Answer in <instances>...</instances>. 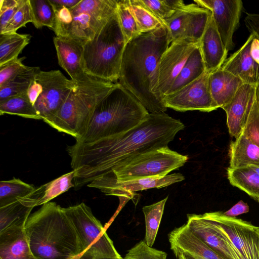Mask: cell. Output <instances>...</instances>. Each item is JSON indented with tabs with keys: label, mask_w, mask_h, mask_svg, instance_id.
Returning a JSON list of instances; mask_svg holds the SVG:
<instances>
[{
	"label": "cell",
	"mask_w": 259,
	"mask_h": 259,
	"mask_svg": "<svg viewBox=\"0 0 259 259\" xmlns=\"http://www.w3.org/2000/svg\"><path fill=\"white\" fill-rule=\"evenodd\" d=\"M184 127L180 120L164 112L149 113L143 122L125 133L89 143L76 142L67 148L75 170V187L88 185L141 153L168 146Z\"/></svg>",
	"instance_id": "obj_1"
},
{
	"label": "cell",
	"mask_w": 259,
	"mask_h": 259,
	"mask_svg": "<svg viewBox=\"0 0 259 259\" xmlns=\"http://www.w3.org/2000/svg\"><path fill=\"white\" fill-rule=\"evenodd\" d=\"M170 44L166 28L138 35L125 46L118 83L129 91L149 113L167 109L159 88L161 57Z\"/></svg>",
	"instance_id": "obj_2"
},
{
	"label": "cell",
	"mask_w": 259,
	"mask_h": 259,
	"mask_svg": "<svg viewBox=\"0 0 259 259\" xmlns=\"http://www.w3.org/2000/svg\"><path fill=\"white\" fill-rule=\"evenodd\" d=\"M25 230L36 259H78L81 248L76 230L55 202L44 204L30 215Z\"/></svg>",
	"instance_id": "obj_3"
},
{
	"label": "cell",
	"mask_w": 259,
	"mask_h": 259,
	"mask_svg": "<svg viewBox=\"0 0 259 259\" xmlns=\"http://www.w3.org/2000/svg\"><path fill=\"white\" fill-rule=\"evenodd\" d=\"M149 113L126 89L116 83L95 107L83 135L85 144L125 133L143 122Z\"/></svg>",
	"instance_id": "obj_4"
},
{
	"label": "cell",
	"mask_w": 259,
	"mask_h": 259,
	"mask_svg": "<svg viewBox=\"0 0 259 259\" xmlns=\"http://www.w3.org/2000/svg\"><path fill=\"white\" fill-rule=\"evenodd\" d=\"M116 83L94 77L75 82L59 110L44 121L77 140L84 133L97 104Z\"/></svg>",
	"instance_id": "obj_5"
},
{
	"label": "cell",
	"mask_w": 259,
	"mask_h": 259,
	"mask_svg": "<svg viewBox=\"0 0 259 259\" xmlns=\"http://www.w3.org/2000/svg\"><path fill=\"white\" fill-rule=\"evenodd\" d=\"M125 46L116 12L91 39L83 43L81 62L84 72L117 83Z\"/></svg>",
	"instance_id": "obj_6"
},
{
	"label": "cell",
	"mask_w": 259,
	"mask_h": 259,
	"mask_svg": "<svg viewBox=\"0 0 259 259\" xmlns=\"http://www.w3.org/2000/svg\"><path fill=\"white\" fill-rule=\"evenodd\" d=\"M116 0H81L71 8L52 6L56 36L91 39L117 10Z\"/></svg>",
	"instance_id": "obj_7"
},
{
	"label": "cell",
	"mask_w": 259,
	"mask_h": 259,
	"mask_svg": "<svg viewBox=\"0 0 259 259\" xmlns=\"http://www.w3.org/2000/svg\"><path fill=\"white\" fill-rule=\"evenodd\" d=\"M188 159L168 146L141 153L96 179L87 186L99 190L116 183L163 177L183 166Z\"/></svg>",
	"instance_id": "obj_8"
},
{
	"label": "cell",
	"mask_w": 259,
	"mask_h": 259,
	"mask_svg": "<svg viewBox=\"0 0 259 259\" xmlns=\"http://www.w3.org/2000/svg\"><path fill=\"white\" fill-rule=\"evenodd\" d=\"M63 209L80 241L81 251L78 259L122 258L90 207L82 202Z\"/></svg>",
	"instance_id": "obj_9"
},
{
	"label": "cell",
	"mask_w": 259,
	"mask_h": 259,
	"mask_svg": "<svg viewBox=\"0 0 259 259\" xmlns=\"http://www.w3.org/2000/svg\"><path fill=\"white\" fill-rule=\"evenodd\" d=\"M230 244L239 259H259V227L222 211L205 213Z\"/></svg>",
	"instance_id": "obj_10"
},
{
	"label": "cell",
	"mask_w": 259,
	"mask_h": 259,
	"mask_svg": "<svg viewBox=\"0 0 259 259\" xmlns=\"http://www.w3.org/2000/svg\"><path fill=\"white\" fill-rule=\"evenodd\" d=\"M35 77L41 84V91L34 106L44 121L59 110L75 82L68 79L59 70H39Z\"/></svg>",
	"instance_id": "obj_11"
},
{
	"label": "cell",
	"mask_w": 259,
	"mask_h": 259,
	"mask_svg": "<svg viewBox=\"0 0 259 259\" xmlns=\"http://www.w3.org/2000/svg\"><path fill=\"white\" fill-rule=\"evenodd\" d=\"M208 77L205 72L180 90L165 96L163 100L165 107L180 112H209L218 109L211 96Z\"/></svg>",
	"instance_id": "obj_12"
},
{
	"label": "cell",
	"mask_w": 259,
	"mask_h": 259,
	"mask_svg": "<svg viewBox=\"0 0 259 259\" xmlns=\"http://www.w3.org/2000/svg\"><path fill=\"white\" fill-rule=\"evenodd\" d=\"M199 41L184 37L172 41L162 55L159 66V88L163 97Z\"/></svg>",
	"instance_id": "obj_13"
},
{
	"label": "cell",
	"mask_w": 259,
	"mask_h": 259,
	"mask_svg": "<svg viewBox=\"0 0 259 259\" xmlns=\"http://www.w3.org/2000/svg\"><path fill=\"white\" fill-rule=\"evenodd\" d=\"M196 5L211 11L222 42L228 52L233 49L234 33L243 8L241 0H195Z\"/></svg>",
	"instance_id": "obj_14"
},
{
	"label": "cell",
	"mask_w": 259,
	"mask_h": 259,
	"mask_svg": "<svg viewBox=\"0 0 259 259\" xmlns=\"http://www.w3.org/2000/svg\"><path fill=\"white\" fill-rule=\"evenodd\" d=\"M168 236L177 259H226L197 237L186 224L174 229Z\"/></svg>",
	"instance_id": "obj_15"
},
{
	"label": "cell",
	"mask_w": 259,
	"mask_h": 259,
	"mask_svg": "<svg viewBox=\"0 0 259 259\" xmlns=\"http://www.w3.org/2000/svg\"><path fill=\"white\" fill-rule=\"evenodd\" d=\"M53 41L58 63L75 82L88 80L92 76L87 74L82 67L83 42L74 38L56 36Z\"/></svg>",
	"instance_id": "obj_16"
},
{
	"label": "cell",
	"mask_w": 259,
	"mask_h": 259,
	"mask_svg": "<svg viewBox=\"0 0 259 259\" xmlns=\"http://www.w3.org/2000/svg\"><path fill=\"white\" fill-rule=\"evenodd\" d=\"M186 225L197 237L226 259H239L230 244L205 213L188 214Z\"/></svg>",
	"instance_id": "obj_17"
},
{
	"label": "cell",
	"mask_w": 259,
	"mask_h": 259,
	"mask_svg": "<svg viewBox=\"0 0 259 259\" xmlns=\"http://www.w3.org/2000/svg\"><path fill=\"white\" fill-rule=\"evenodd\" d=\"M256 97V85L243 83L231 101L223 109L227 116L230 135L236 139L240 134L248 113Z\"/></svg>",
	"instance_id": "obj_18"
},
{
	"label": "cell",
	"mask_w": 259,
	"mask_h": 259,
	"mask_svg": "<svg viewBox=\"0 0 259 259\" xmlns=\"http://www.w3.org/2000/svg\"><path fill=\"white\" fill-rule=\"evenodd\" d=\"M185 177L181 173H174L163 177L143 178L136 180L116 183L101 188L106 195H112L124 199H134L135 192L151 188H161L181 182Z\"/></svg>",
	"instance_id": "obj_19"
},
{
	"label": "cell",
	"mask_w": 259,
	"mask_h": 259,
	"mask_svg": "<svg viewBox=\"0 0 259 259\" xmlns=\"http://www.w3.org/2000/svg\"><path fill=\"white\" fill-rule=\"evenodd\" d=\"M254 37V35L250 33L242 46L227 58L221 67L239 78L244 83L256 85L259 81V65L250 53Z\"/></svg>",
	"instance_id": "obj_20"
},
{
	"label": "cell",
	"mask_w": 259,
	"mask_h": 259,
	"mask_svg": "<svg viewBox=\"0 0 259 259\" xmlns=\"http://www.w3.org/2000/svg\"><path fill=\"white\" fill-rule=\"evenodd\" d=\"M199 47L206 72L209 74L221 68L227 59L228 52L222 42L212 15L199 40Z\"/></svg>",
	"instance_id": "obj_21"
},
{
	"label": "cell",
	"mask_w": 259,
	"mask_h": 259,
	"mask_svg": "<svg viewBox=\"0 0 259 259\" xmlns=\"http://www.w3.org/2000/svg\"><path fill=\"white\" fill-rule=\"evenodd\" d=\"M25 227L14 226L0 233V259H36L31 250Z\"/></svg>",
	"instance_id": "obj_22"
},
{
	"label": "cell",
	"mask_w": 259,
	"mask_h": 259,
	"mask_svg": "<svg viewBox=\"0 0 259 259\" xmlns=\"http://www.w3.org/2000/svg\"><path fill=\"white\" fill-rule=\"evenodd\" d=\"M75 176V170L73 169L35 188L30 194L18 200L29 207L42 205L75 187L73 182Z\"/></svg>",
	"instance_id": "obj_23"
},
{
	"label": "cell",
	"mask_w": 259,
	"mask_h": 259,
	"mask_svg": "<svg viewBox=\"0 0 259 259\" xmlns=\"http://www.w3.org/2000/svg\"><path fill=\"white\" fill-rule=\"evenodd\" d=\"M243 82L222 67L209 74L211 97L219 108H223L233 99Z\"/></svg>",
	"instance_id": "obj_24"
},
{
	"label": "cell",
	"mask_w": 259,
	"mask_h": 259,
	"mask_svg": "<svg viewBox=\"0 0 259 259\" xmlns=\"http://www.w3.org/2000/svg\"><path fill=\"white\" fill-rule=\"evenodd\" d=\"M229 155L230 168L259 166V147L242 133L230 143Z\"/></svg>",
	"instance_id": "obj_25"
},
{
	"label": "cell",
	"mask_w": 259,
	"mask_h": 259,
	"mask_svg": "<svg viewBox=\"0 0 259 259\" xmlns=\"http://www.w3.org/2000/svg\"><path fill=\"white\" fill-rule=\"evenodd\" d=\"M227 174L231 185L244 191L259 203V166L228 167Z\"/></svg>",
	"instance_id": "obj_26"
},
{
	"label": "cell",
	"mask_w": 259,
	"mask_h": 259,
	"mask_svg": "<svg viewBox=\"0 0 259 259\" xmlns=\"http://www.w3.org/2000/svg\"><path fill=\"white\" fill-rule=\"evenodd\" d=\"M205 72V66L199 46L188 58L166 95L180 90Z\"/></svg>",
	"instance_id": "obj_27"
},
{
	"label": "cell",
	"mask_w": 259,
	"mask_h": 259,
	"mask_svg": "<svg viewBox=\"0 0 259 259\" xmlns=\"http://www.w3.org/2000/svg\"><path fill=\"white\" fill-rule=\"evenodd\" d=\"M31 38L29 34L17 32L0 34V66L17 59Z\"/></svg>",
	"instance_id": "obj_28"
},
{
	"label": "cell",
	"mask_w": 259,
	"mask_h": 259,
	"mask_svg": "<svg viewBox=\"0 0 259 259\" xmlns=\"http://www.w3.org/2000/svg\"><path fill=\"white\" fill-rule=\"evenodd\" d=\"M33 208L19 200L0 207V233L14 226L25 225Z\"/></svg>",
	"instance_id": "obj_29"
},
{
	"label": "cell",
	"mask_w": 259,
	"mask_h": 259,
	"mask_svg": "<svg viewBox=\"0 0 259 259\" xmlns=\"http://www.w3.org/2000/svg\"><path fill=\"white\" fill-rule=\"evenodd\" d=\"M5 114L36 120L41 119L34 106L29 101L27 94L11 97L0 102V115Z\"/></svg>",
	"instance_id": "obj_30"
},
{
	"label": "cell",
	"mask_w": 259,
	"mask_h": 259,
	"mask_svg": "<svg viewBox=\"0 0 259 259\" xmlns=\"http://www.w3.org/2000/svg\"><path fill=\"white\" fill-rule=\"evenodd\" d=\"M39 70L38 67L28 66L9 82L0 87V102L11 97L27 94L32 81Z\"/></svg>",
	"instance_id": "obj_31"
},
{
	"label": "cell",
	"mask_w": 259,
	"mask_h": 259,
	"mask_svg": "<svg viewBox=\"0 0 259 259\" xmlns=\"http://www.w3.org/2000/svg\"><path fill=\"white\" fill-rule=\"evenodd\" d=\"M167 196L163 199L143 207L145 220V237L146 244L152 247L154 244L163 214Z\"/></svg>",
	"instance_id": "obj_32"
},
{
	"label": "cell",
	"mask_w": 259,
	"mask_h": 259,
	"mask_svg": "<svg viewBox=\"0 0 259 259\" xmlns=\"http://www.w3.org/2000/svg\"><path fill=\"white\" fill-rule=\"evenodd\" d=\"M35 187L19 179H13L0 182V207L12 203L25 197L35 189Z\"/></svg>",
	"instance_id": "obj_33"
},
{
	"label": "cell",
	"mask_w": 259,
	"mask_h": 259,
	"mask_svg": "<svg viewBox=\"0 0 259 259\" xmlns=\"http://www.w3.org/2000/svg\"><path fill=\"white\" fill-rule=\"evenodd\" d=\"M130 9L136 23L139 34L164 26L163 21L142 4L139 0H128Z\"/></svg>",
	"instance_id": "obj_34"
},
{
	"label": "cell",
	"mask_w": 259,
	"mask_h": 259,
	"mask_svg": "<svg viewBox=\"0 0 259 259\" xmlns=\"http://www.w3.org/2000/svg\"><path fill=\"white\" fill-rule=\"evenodd\" d=\"M209 10L192 4L184 37L200 40L211 17Z\"/></svg>",
	"instance_id": "obj_35"
},
{
	"label": "cell",
	"mask_w": 259,
	"mask_h": 259,
	"mask_svg": "<svg viewBox=\"0 0 259 259\" xmlns=\"http://www.w3.org/2000/svg\"><path fill=\"white\" fill-rule=\"evenodd\" d=\"M191 6L192 4H184L173 15L163 20L164 26L168 33L170 44L178 39L184 37Z\"/></svg>",
	"instance_id": "obj_36"
},
{
	"label": "cell",
	"mask_w": 259,
	"mask_h": 259,
	"mask_svg": "<svg viewBox=\"0 0 259 259\" xmlns=\"http://www.w3.org/2000/svg\"><path fill=\"white\" fill-rule=\"evenodd\" d=\"M33 24L37 29L47 26L53 30L55 23L54 9L49 0H29Z\"/></svg>",
	"instance_id": "obj_37"
},
{
	"label": "cell",
	"mask_w": 259,
	"mask_h": 259,
	"mask_svg": "<svg viewBox=\"0 0 259 259\" xmlns=\"http://www.w3.org/2000/svg\"><path fill=\"white\" fill-rule=\"evenodd\" d=\"M116 12L126 46L139 35L136 21L129 8L128 0L117 1Z\"/></svg>",
	"instance_id": "obj_38"
},
{
	"label": "cell",
	"mask_w": 259,
	"mask_h": 259,
	"mask_svg": "<svg viewBox=\"0 0 259 259\" xmlns=\"http://www.w3.org/2000/svg\"><path fill=\"white\" fill-rule=\"evenodd\" d=\"M139 1L163 21L173 15L184 4L182 0H139Z\"/></svg>",
	"instance_id": "obj_39"
},
{
	"label": "cell",
	"mask_w": 259,
	"mask_h": 259,
	"mask_svg": "<svg viewBox=\"0 0 259 259\" xmlns=\"http://www.w3.org/2000/svg\"><path fill=\"white\" fill-rule=\"evenodd\" d=\"M241 133L259 147V106L256 97L248 113Z\"/></svg>",
	"instance_id": "obj_40"
},
{
	"label": "cell",
	"mask_w": 259,
	"mask_h": 259,
	"mask_svg": "<svg viewBox=\"0 0 259 259\" xmlns=\"http://www.w3.org/2000/svg\"><path fill=\"white\" fill-rule=\"evenodd\" d=\"M166 252L148 246L145 240L130 249L123 259H166Z\"/></svg>",
	"instance_id": "obj_41"
},
{
	"label": "cell",
	"mask_w": 259,
	"mask_h": 259,
	"mask_svg": "<svg viewBox=\"0 0 259 259\" xmlns=\"http://www.w3.org/2000/svg\"><path fill=\"white\" fill-rule=\"evenodd\" d=\"M33 20L29 0H26L14 15L4 31L0 34L17 32L18 29L25 26L28 22L32 23Z\"/></svg>",
	"instance_id": "obj_42"
},
{
	"label": "cell",
	"mask_w": 259,
	"mask_h": 259,
	"mask_svg": "<svg viewBox=\"0 0 259 259\" xmlns=\"http://www.w3.org/2000/svg\"><path fill=\"white\" fill-rule=\"evenodd\" d=\"M26 0L0 1V34Z\"/></svg>",
	"instance_id": "obj_43"
},
{
	"label": "cell",
	"mask_w": 259,
	"mask_h": 259,
	"mask_svg": "<svg viewBox=\"0 0 259 259\" xmlns=\"http://www.w3.org/2000/svg\"><path fill=\"white\" fill-rule=\"evenodd\" d=\"M25 58H17L0 66V87L9 82L28 66L22 63Z\"/></svg>",
	"instance_id": "obj_44"
},
{
	"label": "cell",
	"mask_w": 259,
	"mask_h": 259,
	"mask_svg": "<svg viewBox=\"0 0 259 259\" xmlns=\"http://www.w3.org/2000/svg\"><path fill=\"white\" fill-rule=\"evenodd\" d=\"M244 22L250 33L259 39V13H247Z\"/></svg>",
	"instance_id": "obj_45"
},
{
	"label": "cell",
	"mask_w": 259,
	"mask_h": 259,
	"mask_svg": "<svg viewBox=\"0 0 259 259\" xmlns=\"http://www.w3.org/2000/svg\"><path fill=\"white\" fill-rule=\"evenodd\" d=\"M249 210V208L247 203L242 200H240L228 210L224 212L223 213L227 217L236 218L239 215L248 212Z\"/></svg>",
	"instance_id": "obj_46"
},
{
	"label": "cell",
	"mask_w": 259,
	"mask_h": 259,
	"mask_svg": "<svg viewBox=\"0 0 259 259\" xmlns=\"http://www.w3.org/2000/svg\"><path fill=\"white\" fill-rule=\"evenodd\" d=\"M41 91V85L34 77L27 91L29 101L34 106Z\"/></svg>",
	"instance_id": "obj_47"
},
{
	"label": "cell",
	"mask_w": 259,
	"mask_h": 259,
	"mask_svg": "<svg viewBox=\"0 0 259 259\" xmlns=\"http://www.w3.org/2000/svg\"><path fill=\"white\" fill-rule=\"evenodd\" d=\"M51 4L54 6L63 7L71 8L75 6L81 0H49Z\"/></svg>",
	"instance_id": "obj_48"
},
{
	"label": "cell",
	"mask_w": 259,
	"mask_h": 259,
	"mask_svg": "<svg viewBox=\"0 0 259 259\" xmlns=\"http://www.w3.org/2000/svg\"><path fill=\"white\" fill-rule=\"evenodd\" d=\"M250 53L253 60L259 65V39L255 37L251 42Z\"/></svg>",
	"instance_id": "obj_49"
},
{
	"label": "cell",
	"mask_w": 259,
	"mask_h": 259,
	"mask_svg": "<svg viewBox=\"0 0 259 259\" xmlns=\"http://www.w3.org/2000/svg\"><path fill=\"white\" fill-rule=\"evenodd\" d=\"M256 98L259 106V81L256 85Z\"/></svg>",
	"instance_id": "obj_50"
},
{
	"label": "cell",
	"mask_w": 259,
	"mask_h": 259,
	"mask_svg": "<svg viewBox=\"0 0 259 259\" xmlns=\"http://www.w3.org/2000/svg\"><path fill=\"white\" fill-rule=\"evenodd\" d=\"M121 259H123V258H121Z\"/></svg>",
	"instance_id": "obj_51"
}]
</instances>
